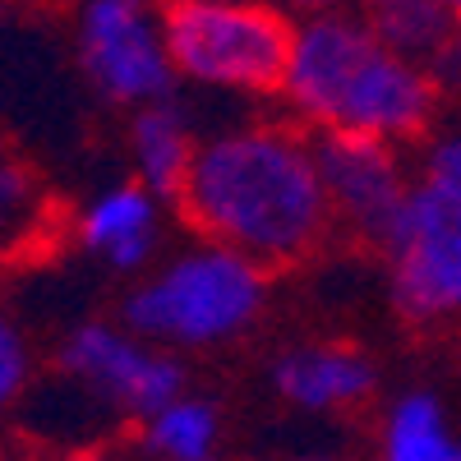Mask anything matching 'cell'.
I'll list each match as a JSON object with an SVG mask.
<instances>
[{
    "mask_svg": "<svg viewBox=\"0 0 461 461\" xmlns=\"http://www.w3.org/2000/svg\"><path fill=\"white\" fill-rule=\"evenodd\" d=\"M291 19L267 5L236 0H180L158 14L162 51L171 74H189L199 84L267 93L282 88L291 51Z\"/></svg>",
    "mask_w": 461,
    "mask_h": 461,
    "instance_id": "3957f363",
    "label": "cell"
},
{
    "mask_svg": "<svg viewBox=\"0 0 461 461\" xmlns=\"http://www.w3.org/2000/svg\"><path fill=\"white\" fill-rule=\"evenodd\" d=\"M383 456L388 461H461V447L447 429V415L429 393H411L393 406Z\"/></svg>",
    "mask_w": 461,
    "mask_h": 461,
    "instance_id": "4fadbf2b",
    "label": "cell"
},
{
    "mask_svg": "<svg viewBox=\"0 0 461 461\" xmlns=\"http://www.w3.org/2000/svg\"><path fill=\"white\" fill-rule=\"evenodd\" d=\"M176 203L212 249L240 254L258 273L310 254L332 217L310 139L295 130H240L194 148Z\"/></svg>",
    "mask_w": 461,
    "mask_h": 461,
    "instance_id": "6da1fadb",
    "label": "cell"
},
{
    "mask_svg": "<svg viewBox=\"0 0 461 461\" xmlns=\"http://www.w3.org/2000/svg\"><path fill=\"white\" fill-rule=\"evenodd\" d=\"M282 93L319 134H360L378 143L425 130L434 111L425 69L378 47L369 23L346 14H319L291 28Z\"/></svg>",
    "mask_w": 461,
    "mask_h": 461,
    "instance_id": "7a4b0ae2",
    "label": "cell"
},
{
    "mask_svg": "<svg viewBox=\"0 0 461 461\" xmlns=\"http://www.w3.org/2000/svg\"><path fill=\"white\" fill-rule=\"evenodd\" d=\"M263 304V273L240 254L199 249L125 300V323L143 337L208 346L240 332Z\"/></svg>",
    "mask_w": 461,
    "mask_h": 461,
    "instance_id": "277c9868",
    "label": "cell"
},
{
    "mask_svg": "<svg viewBox=\"0 0 461 461\" xmlns=\"http://www.w3.org/2000/svg\"><path fill=\"white\" fill-rule=\"evenodd\" d=\"M365 23L378 37V47H388L393 56L415 65V56L434 60L452 42L456 10L452 5H434V0H402V5H378Z\"/></svg>",
    "mask_w": 461,
    "mask_h": 461,
    "instance_id": "7c38bea8",
    "label": "cell"
},
{
    "mask_svg": "<svg viewBox=\"0 0 461 461\" xmlns=\"http://www.w3.org/2000/svg\"><path fill=\"white\" fill-rule=\"evenodd\" d=\"M310 158L323 185L328 212H341L346 221H356L369 240H388V230L402 212L406 180L393 158L388 143L360 139V134H319L310 143Z\"/></svg>",
    "mask_w": 461,
    "mask_h": 461,
    "instance_id": "52a82bcc",
    "label": "cell"
},
{
    "mask_svg": "<svg viewBox=\"0 0 461 461\" xmlns=\"http://www.w3.org/2000/svg\"><path fill=\"white\" fill-rule=\"evenodd\" d=\"M383 245L397 258V310L415 323L452 314L461 300V180L425 176L406 189Z\"/></svg>",
    "mask_w": 461,
    "mask_h": 461,
    "instance_id": "5b68a950",
    "label": "cell"
},
{
    "mask_svg": "<svg viewBox=\"0 0 461 461\" xmlns=\"http://www.w3.org/2000/svg\"><path fill=\"white\" fill-rule=\"evenodd\" d=\"M277 388L295 406L328 411L360 402L374 388V365L360 351H346V346H304V351L277 360Z\"/></svg>",
    "mask_w": 461,
    "mask_h": 461,
    "instance_id": "9c48e42d",
    "label": "cell"
},
{
    "mask_svg": "<svg viewBox=\"0 0 461 461\" xmlns=\"http://www.w3.org/2000/svg\"><path fill=\"white\" fill-rule=\"evenodd\" d=\"M32 199H37V176L23 162L0 152V245H5L19 226H28Z\"/></svg>",
    "mask_w": 461,
    "mask_h": 461,
    "instance_id": "9a60e30c",
    "label": "cell"
},
{
    "mask_svg": "<svg viewBox=\"0 0 461 461\" xmlns=\"http://www.w3.org/2000/svg\"><path fill=\"white\" fill-rule=\"evenodd\" d=\"M134 158L143 171V194L158 199H180L189 162H194V143L189 125L171 102H152L134 115Z\"/></svg>",
    "mask_w": 461,
    "mask_h": 461,
    "instance_id": "8fae6325",
    "label": "cell"
},
{
    "mask_svg": "<svg viewBox=\"0 0 461 461\" xmlns=\"http://www.w3.org/2000/svg\"><path fill=\"white\" fill-rule=\"evenodd\" d=\"M23 369H28V356H23V341L19 332L0 319V406H5L14 393H19V383H23Z\"/></svg>",
    "mask_w": 461,
    "mask_h": 461,
    "instance_id": "2e32d148",
    "label": "cell"
},
{
    "mask_svg": "<svg viewBox=\"0 0 461 461\" xmlns=\"http://www.w3.org/2000/svg\"><path fill=\"white\" fill-rule=\"evenodd\" d=\"M65 369L79 374L84 383H93L97 393H106L121 411L130 415H158L162 406L180 402V365L139 346L125 332H111V328H79L65 341Z\"/></svg>",
    "mask_w": 461,
    "mask_h": 461,
    "instance_id": "ba28073f",
    "label": "cell"
},
{
    "mask_svg": "<svg viewBox=\"0 0 461 461\" xmlns=\"http://www.w3.org/2000/svg\"><path fill=\"white\" fill-rule=\"evenodd\" d=\"M84 65L111 102L152 106L171 88L158 14L134 0H97L84 10Z\"/></svg>",
    "mask_w": 461,
    "mask_h": 461,
    "instance_id": "8992f818",
    "label": "cell"
},
{
    "mask_svg": "<svg viewBox=\"0 0 461 461\" xmlns=\"http://www.w3.org/2000/svg\"><path fill=\"white\" fill-rule=\"evenodd\" d=\"M152 230H158V203L139 185L102 194L79 221L84 245L106 254L115 267H139L152 254Z\"/></svg>",
    "mask_w": 461,
    "mask_h": 461,
    "instance_id": "30bf717a",
    "label": "cell"
},
{
    "mask_svg": "<svg viewBox=\"0 0 461 461\" xmlns=\"http://www.w3.org/2000/svg\"><path fill=\"white\" fill-rule=\"evenodd\" d=\"M217 438V415L203 402H171L148 420V443L171 461H203Z\"/></svg>",
    "mask_w": 461,
    "mask_h": 461,
    "instance_id": "5bb4252c",
    "label": "cell"
}]
</instances>
